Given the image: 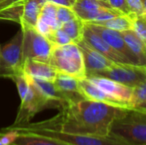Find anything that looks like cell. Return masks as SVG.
<instances>
[{
    "label": "cell",
    "instance_id": "obj_7",
    "mask_svg": "<svg viewBox=\"0 0 146 145\" xmlns=\"http://www.w3.org/2000/svg\"><path fill=\"white\" fill-rule=\"evenodd\" d=\"M28 77V76H27ZM29 81L28 91L25 96V97L21 101V106L18 110L16 118L13 125L9 127H16L21 126L30 122V121L33 118V116L38 112L50 108H56L55 103L48 100L44 97L33 85V83Z\"/></svg>",
    "mask_w": 146,
    "mask_h": 145
},
{
    "label": "cell",
    "instance_id": "obj_18",
    "mask_svg": "<svg viewBox=\"0 0 146 145\" xmlns=\"http://www.w3.org/2000/svg\"><path fill=\"white\" fill-rule=\"evenodd\" d=\"M45 1L46 0H25L20 25H27L35 27Z\"/></svg>",
    "mask_w": 146,
    "mask_h": 145
},
{
    "label": "cell",
    "instance_id": "obj_15",
    "mask_svg": "<svg viewBox=\"0 0 146 145\" xmlns=\"http://www.w3.org/2000/svg\"><path fill=\"white\" fill-rule=\"evenodd\" d=\"M79 86H80V93L85 99L102 102V103H108L113 106L128 109L127 106H125L124 104H122L121 103H120L114 97H110L107 93H105L103 90H101L99 87L94 85L87 78L79 79Z\"/></svg>",
    "mask_w": 146,
    "mask_h": 145
},
{
    "label": "cell",
    "instance_id": "obj_8",
    "mask_svg": "<svg viewBox=\"0 0 146 145\" xmlns=\"http://www.w3.org/2000/svg\"><path fill=\"white\" fill-rule=\"evenodd\" d=\"M71 9L86 23L106 21L122 14L102 0H75Z\"/></svg>",
    "mask_w": 146,
    "mask_h": 145
},
{
    "label": "cell",
    "instance_id": "obj_32",
    "mask_svg": "<svg viewBox=\"0 0 146 145\" xmlns=\"http://www.w3.org/2000/svg\"><path fill=\"white\" fill-rule=\"evenodd\" d=\"M35 29L44 37H45L51 30H53V28H51L49 25H47L46 23H44L40 20H38L37 24L35 26Z\"/></svg>",
    "mask_w": 146,
    "mask_h": 145
},
{
    "label": "cell",
    "instance_id": "obj_2",
    "mask_svg": "<svg viewBox=\"0 0 146 145\" xmlns=\"http://www.w3.org/2000/svg\"><path fill=\"white\" fill-rule=\"evenodd\" d=\"M109 137L126 145H146V112L128 109L113 121Z\"/></svg>",
    "mask_w": 146,
    "mask_h": 145
},
{
    "label": "cell",
    "instance_id": "obj_19",
    "mask_svg": "<svg viewBox=\"0 0 146 145\" xmlns=\"http://www.w3.org/2000/svg\"><path fill=\"white\" fill-rule=\"evenodd\" d=\"M10 145H67L50 138L29 132H18L15 140Z\"/></svg>",
    "mask_w": 146,
    "mask_h": 145
},
{
    "label": "cell",
    "instance_id": "obj_36",
    "mask_svg": "<svg viewBox=\"0 0 146 145\" xmlns=\"http://www.w3.org/2000/svg\"><path fill=\"white\" fill-rule=\"evenodd\" d=\"M102 1H105V2H108V0H102Z\"/></svg>",
    "mask_w": 146,
    "mask_h": 145
},
{
    "label": "cell",
    "instance_id": "obj_25",
    "mask_svg": "<svg viewBox=\"0 0 146 145\" xmlns=\"http://www.w3.org/2000/svg\"><path fill=\"white\" fill-rule=\"evenodd\" d=\"M45 38L55 45H64L70 43H74L72 39L68 37V35L62 29V28H56L51 30Z\"/></svg>",
    "mask_w": 146,
    "mask_h": 145
},
{
    "label": "cell",
    "instance_id": "obj_37",
    "mask_svg": "<svg viewBox=\"0 0 146 145\" xmlns=\"http://www.w3.org/2000/svg\"><path fill=\"white\" fill-rule=\"evenodd\" d=\"M0 47H1V46H0Z\"/></svg>",
    "mask_w": 146,
    "mask_h": 145
},
{
    "label": "cell",
    "instance_id": "obj_28",
    "mask_svg": "<svg viewBox=\"0 0 146 145\" xmlns=\"http://www.w3.org/2000/svg\"><path fill=\"white\" fill-rule=\"evenodd\" d=\"M76 15L73 11V9L70 7L62 6V5H57L56 7V19L60 25H62L64 22L69 21L74 18H76Z\"/></svg>",
    "mask_w": 146,
    "mask_h": 145
},
{
    "label": "cell",
    "instance_id": "obj_5",
    "mask_svg": "<svg viewBox=\"0 0 146 145\" xmlns=\"http://www.w3.org/2000/svg\"><path fill=\"white\" fill-rule=\"evenodd\" d=\"M23 72L21 29L4 45L0 47V78L12 79Z\"/></svg>",
    "mask_w": 146,
    "mask_h": 145
},
{
    "label": "cell",
    "instance_id": "obj_14",
    "mask_svg": "<svg viewBox=\"0 0 146 145\" xmlns=\"http://www.w3.org/2000/svg\"><path fill=\"white\" fill-rule=\"evenodd\" d=\"M53 83L57 91L64 97L68 103L85 99L80 93L78 79L68 74L57 73Z\"/></svg>",
    "mask_w": 146,
    "mask_h": 145
},
{
    "label": "cell",
    "instance_id": "obj_17",
    "mask_svg": "<svg viewBox=\"0 0 146 145\" xmlns=\"http://www.w3.org/2000/svg\"><path fill=\"white\" fill-rule=\"evenodd\" d=\"M125 43L128 46V48L133 51V53L137 56L140 64L142 66H145L146 63V45L145 42H144L137 33L133 30H126L120 32Z\"/></svg>",
    "mask_w": 146,
    "mask_h": 145
},
{
    "label": "cell",
    "instance_id": "obj_3",
    "mask_svg": "<svg viewBox=\"0 0 146 145\" xmlns=\"http://www.w3.org/2000/svg\"><path fill=\"white\" fill-rule=\"evenodd\" d=\"M49 63L57 73L68 74L78 79L86 78L83 55L75 43L64 45L53 44Z\"/></svg>",
    "mask_w": 146,
    "mask_h": 145
},
{
    "label": "cell",
    "instance_id": "obj_13",
    "mask_svg": "<svg viewBox=\"0 0 146 145\" xmlns=\"http://www.w3.org/2000/svg\"><path fill=\"white\" fill-rule=\"evenodd\" d=\"M87 79L101 90H103L105 93L130 109L129 102L132 97V87L104 77L93 76Z\"/></svg>",
    "mask_w": 146,
    "mask_h": 145
},
{
    "label": "cell",
    "instance_id": "obj_27",
    "mask_svg": "<svg viewBox=\"0 0 146 145\" xmlns=\"http://www.w3.org/2000/svg\"><path fill=\"white\" fill-rule=\"evenodd\" d=\"M11 79L16 85V87H17L18 92H19V96H20V98L21 101L25 97V96L28 91V87H29L28 77L24 72H22L21 73L15 75Z\"/></svg>",
    "mask_w": 146,
    "mask_h": 145
},
{
    "label": "cell",
    "instance_id": "obj_34",
    "mask_svg": "<svg viewBox=\"0 0 146 145\" xmlns=\"http://www.w3.org/2000/svg\"><path fill=\"white\" fill-rule=\"evenodd\" d=\"M18 1H21V0H1L0 1V9H4V8L9 6L10 4L16 3Z\"/></svg>",
    "mask_w": 146,
    "mask_h": 145
},
{
    "label": "cell",
    "instance_id": "obj_22",
    "mask_svg": "<svg viewBox=\"0 0 146 145\" xmlns=\"http://www.w3.org/2000/svg\"><path fill=\"white\" fill-rule=\"evenodd\" d=\"M129 108L133 110L146 112V81L132 87Z\"/></svg>",
    "mask_w": 146,
    "mask_h": 145
},
{
    "label": "cell",
    "instance_id": "obj_1",
    "mask_svg": "<svg viewBox=\"0 0 146 145\" xmlns=\"http://www.w3.org/2000/svg\"><path fill=\"white\" fill-rule=\"evenodd\" d=\"M128 109H130L81 99L66 104L53 118L35 124L65 133L109 137L113 121L124 115Z\"/></svg>",
    "mask_w": 146,
    "mask_h": 145
},
{
    "label": "cell",
    "instance_id": "obj_21",
    "mask_svg": "<svg viewBox=\"0 0 146 145\" xmlns=\"http://www.w3.org/2000/svg\"><path fill=\"white\" fill-rule=\"evenodd\" d=\"M60 28H62L72 39V41L75 44L83 40L84 30H85V22L76 17L69 21L64 22L61 25Z\"/></svg>",
    "mask_w": 146,
    "mask_h": 145
},
{
    "label": "cell",
    "instance_id": "obj_10",
    "mask_svg": "<svg viewBox=\"0 0 146 145\" xmlns=\"http://www.w3.org/2000/svg\"><path fill=\"white\" fill-rule=\"evenodd\" d=\"M85 24L92 31H94L96 33H98L114 50H115L118 53L125 56L132 64L142 66L139 59L137 58V56L133 53V51L128 48V46L125 43L120 32L111 30V29H109V28H106L104 26L96 25V24L86 23V22Z\"/></svg>",
    "mask_w": 146,
    "mask_h": 145
},
{
    "label": "cell",
    "instance_id": "obj_16",
    "mask_svg": "<svg viewBox=\"0 0 146 145\" xmlns=\"http://www.w3.org/2000/svg\"><path fill=\"white\" fill-rule=\"evenodd\" d=\"M23 72L33 78H38L50 82H54L57 75L56 70L50 63L32 59H27L23 62Z\"/></svg>",
    "mask_w": 146,
    "mask_h": 145
},
{
    "label": "cell",
    "instance_id": "obj_29",
    "mask_svg": "<svg viewBox=\"0 0 146 145\" xmlns=\"http://www.w3.org/2000/svg\"><path fill=\"white\" fill-rule=\"evenodd\" d=\"M18 132L13 129L3 128L0 130V143L3 145H10L17 138Z\"/></svg>",
    "mask_w": 146,
    "mask_h": 145
},
{
    "label": "cell",
    "instance_id": "obj_11",
    "mask_svg": "<svg viewBox=\"0 0 146 145\" xmlns=\"http://www.w3.org/2000/svg\"><path fill=\"white\" fill-rule=\"evenodd\" d=\"M77 44L83 55L86 78L94 76L98 73L106 70L113 64L114 62H111L92 49L84 41V39Z\"/></svg>",
    "mask_w": 146,
    "mask_h": 145
},
{
    "label": "cell",
    "instance_id": "obj_4",
    "mask_svg": "<svg viewBox=\"0 0 146 145\" xmlns=\"http://www.w3.org/2000/svg\"><path fill=\"white\" fill-rule=\"evenodd\" d=\"M6 128L15 130L18 132H29L50 138L67 145H126L110 137H93L87 135L65 133L55 129L39 126L35 123L30 122L21 126Z\"/></svg>",
    "mask_w": 146,
    "mask_h": 145
},
{
    "label": "cell",
    "instance_id": "obj_33",
    "mask_svg": "<svg viewBox=\"0 0 146 145\" xmlns=\"http://www.w3.org/2000/svg\"><path fill=\"white\" fill-rule=\"evenodd\" d=\"M50 1L57 5H62V6H67V7H72L75 0H48Z\"/></svg>",
    "mask_w": 146,
    "mask_h": 145
},
{
    "label": "cell",
    "instance_id": "obj_24",
    "mask_svg": "<svg viewBox=\"0 0 146 145\" xmlns=\"http://www.w3.org/2000/svg\"><path fill=\"white\" fill-rule=\"evenodd\" d=\"M56 7L57 4L46 0L44 3L38 20L49 25L51 28L56 29L61 26L56 19Z\"/></svg>",
    "mask_w": 146,
    "mask_h": 145
},
{
    "label": "cell",
    "instance_id": "obj_26",
    "mask_svg": "<svg viewBox=\"0 0 146 145\" xmlns=\"http://www.w3.org/2000/svg\"><path fill=\"white\" fill-rule=\"evenodd\" d=\"M131 17L133 20V30L144 42H146V15L133 14Z\"/></svg>",
    "mask_w": 146,
    "mask_h": 145
},
{
    "label": "cell",
    "instance_id": "obj_31",
    "mask_svg": "<svg viewBox=\"0 0 146 145\" xmlns=\"http://www.w3.org/2000/svg\"><path fill=\"white\" fill-rule=\"evenodd\" d=\"M130 9L137 15H146V6L141 0H126Z\"/></svg>",
    "mask_w": 146,
    "mask_h": 145
},
{
    "label": "cell",
    "instance_id": "obj_6",
    "mask_svg": "<svg viewBox=\"0 0 146 145\" xmlns=\"http://www.w3.org/2000/svg\"><path fill=\"white\" fill-rule=\"evenodd\" d=\"M22 31V62L27 59L49 63L53 44L35 27L21 25Z\"/></svg>",
    "mask_w": 146,
    "mask_h": 145
},
{
    "label": "cell",
    "instance_id": "obj_23",
    "mask_svg": "<svg viewBox=\"0 0 146 145\" xmlns=\"http://www.w3.org/2000/svg\"><path fill=\"white\" fill-rule=\"evenodd\" d=\"M25 0H21L10 4L9 6L0 9V20L14 21L21 24L23 14Z\"/></svg>",
    "mask_w": 146,
    "mask_h": 145
},
{
    "label": "cell",
    "instance_id": "obj_38",
    "mask_svg": "<svg viewBox=\"0 0 146 145\" xmlns=\"http://www.w3.org/2000/svg\"><path fill=\"white\" fill-rule=\"evenodd\" d=\"M0 1H1V0H0Z\"/></svg>",
    "mask_w": 146,
    "mask_h": 145
},
{
    "label": "cell",
    "instance_id": "obj_35",
    "mask_svg": "<svg viewBox=\"0 0 146 145\" xmlns=\"http://www.w3.org/2000/svg\"><path fill=\"white\" fill-rule=\"evenodd\" d=\"M142 2H143V3H145V0H141Z\"/></svg>",
    "mask_w": 146,
    "mask_h": 145
},
{
    "label": "cell",
    "instance_id": "obj_30",
    "mask_svg": "<svg viewBox=\"0 0 146 145\" xmlns=\"http://www.w3.org/2000/svg\"><path fill=\"white\" fill-rule=\"evenodd\" d=\"M108 3L111 5L112 8H114L115 9L120 11L124 15H132L133 14H134L130 9L126 0H108Z\"/></svg>",
    "mask_w": 146,
    "mask_h": 145
},
{
    "label": "cell",
    "instance_id": "obj_20",
    "mask_svg": "<svg viewBox=\"0 0 146 145\" xmlns=\"http://www.w3.org/2000/svg\"><path fill=\"white\" fill-rule=\"evenodd\" d=\"M92 24L99 25V26H102L106 28L115 30L117 32H122V31L133 29V20H132L131 15H127L124 14L108 19L106 21H97Z\"/></svg>",
    "mask_w": 146,
    "mask_h": 145
},
{
    "label": "cell",
    "instance_id": "obj_12",
    "mask_svg": "<svg viewBox=\"0 0 146 145\" xmlns=\"http://www.w3.org/2000/svg\"><path fill=\"white\" fill-rule=\"evenodd\" d=\"M84 41L91 46L92 49L99 52L107 59L110 60L114 62L118 63H127L132 64L125 56L118 53L115 50H114L109 44H107L98 33L92 31L85 24V30L83 35Z\"/></svg>",
    "mask_w": 146,
    "mask_h": 145
},
{
    "label": "cell",
    "instance_id": "obj_9",
    "mask_svg": "<svg viewBox=\"0 0 146 145\" xmlns=\"http://www.w3.org/2000/svg\"><path fill=\"white\" fill-rule=\"evenodd\" d=\"M94 76L107 78L126 85L129 87H133L146 81V67L127 63L113 62L109 68L98 73Z\"/></svg>",
    "mask_w": 146,
    "mask_h": 145
}]
</instances>
